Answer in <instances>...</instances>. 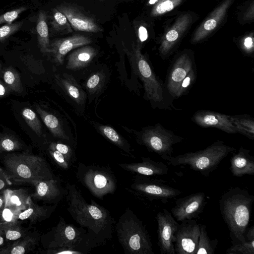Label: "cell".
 <instances>
[{
	"instance_id": "obj_1",
	"label": "cell",
	"mask_w": 254,
	"mask_h": 254,
	"mask_svg": "<svg viewBox=\"0 0 254 254\" xmlns=\"http://www.w3.org/2000/svg\"><path fill=\"white\" fill-rule=\"evenodd\" d=\"M67 210L80 227L86 228L91 250L111 240L116 221L109 210L91 200L87 202L75 185L67 183Z\"/></svg>"
},
{
	"instance_id": "obj_2",
	"label": "cell",
	"mask_w": 254,
	"mask_h": 254,
	"mask_svg": "<svg viewBox=\"0 0 254 254\" xmlns=\"http://www.w3.org/2000/svg\"><path fill=\"white\" fill-rule=\"evenodd\" d=\"M254 202V195L238 187H231L220 197V211L229 230L231 242L244 239Z\"/></svg>"
},
{
	"instance_id": "obj_3",
	"label": "cell",
	"mask_w": 254,
	"mask_h": 254,
	"mask_svg": "<svg viewBox=\"0 0 254 254\" xmlns=\"http://www.w3.org/2000/svg\"><path fill=\"white\" fill-rule=\"evenodd\" d=\"M4 172L8 178L16 183H32L55 179L46 160L28 153H14L5 155L2 160Z\"/></svg>"
},
{
	"instance_id": "obj_4",
	"label": "cell",
	"mask_w": 254,
	"mask_h": 254,
	"mask_svg": "<svg viewBox=\"0 0 254 254\" xmlns=\"http://www.w3.org/2000/svg\"><path fill=\"white\" fill-rule=\"evenodd\" d=\"M115 230L125 254H154L146 226L130 208L119 217Z\"/></svg>"
},
{
	"instance_id": "obj_5",
	"label": "cell",
	"mask_w": 254,
	"mask_h": 254,
	"mask_svg": "<svg viewBox=\"0 0 254 254\" xmlns=\"http://www.w3.org/2000/svg\"><path fill=\"white\" fill-rule=\"evenodd\" d=\"M236 150L222 140H217L203 150L171 156L166 160L173 166H188L191 170L206 177L214 171L229 153Z\"/></svg>"
},
{
	"instance_id": "obj_6",
	"label": "cell",
	"mask_w": 254,
	"mask_h": 254,
	"mask_svg": "<svg viewBox=\"0 0 254 254\" xmlns=\"http://www.w3.org/2000/svg\"><path fill=\"white\" fill-rule=\"evenodd\" d=\"M131 66L143 83L144 98L153 109H175L165 84L157 76L151 64L138 51L132 57Z\"/></svg>"
},
{
	"instance_id": "obj_7",
	"label": "cell",
	"mask_w": 254,
	"mask_h": 254,
	"mask_svg": "<svg viewBox=\"0 0 254 254\" xmlns=\"http://www.w3.org/2000/svg\"><path fill=\"white\" fill-rule=\"evenodd\" d=\"M75 176L81 184L99 199L114 194L117 188L114 173L107 166L79 163Z\"/></svg>"
},
{
	"instance_id": "obj_8",
	"label": "cell",
	"mask_w": 254,
	"mask_h": 254,
	"mask_svg": "<svg viewBox=\"0 0 254 254\" xmlns=\"http://www.w3.org/2000/svg\"><path fill=\"white\" fill-rule=\"evenodd\" d=\"M42 243L46 249L72 248L81 251L84 254H88L92 250L86 230L66 223L62 217L57 225L43 236Z\"/></svg>"
},
{
	"instance_id": "obj_9",
	"label": "cell",
	"mask_w": 254,
	"mask_h": 254,
	"mask_svg": "<svg viewBox=\"0 0 254 254\" xmlns=\"http://www.w3.org/2000/svg\"><path fill=\"white\" fill-rule=\"evenodd\" d=\"M136 136L138 144L165 160L172 156L173 145L184 140V137L166 129L160 123L142 128L136 133Z\"/></svg>"
},
{
	"instance_id": "obj_10",
	"label": "cell",
	"mask_w": 254,
	"mask_h": 254,
	"mask_svg": "<svg viewBox=\"0 0 254 254\" xmlns=\"http://www.w3.org/2000/svg\"><path fill=\"white\" fill-rule=\"evenodd\" d=\"M130 188L140 196L150 200H160L164 203L182 193L179 190L169 186L162 180L139 175L134 177Z\"/></svg>"
},
{
	"instance_id": "obj_11",
	"label": "cell",
	"mask_w": 254,
	"mask_h": 254,
	"mask_svg": "<svg viewBox=\"0 0 254 254\" xmlns=\"http://www.w3.org/2000/svg\"><path fill=\"white\" fill-rule=\"evenodd\" d=\"M178 223L175 236V251L177 254H195L200 233V224L194 219Z\"/></svg>"
},
{
	"instance_id": "obj_12",
	"label": "cell",
	"mask_w": 254,
	"mask_h": 254,
	"mask_svg": "<svg viewBox=\"0 0 254 254\" xmlns=\"http://www.w3.org/2000/svg\"><path fill=\"white\" fill-rule=\"evenodd\" d=\"M158 245L161 254H175V241L178 225L172 214L164 209L156 216Z\"/></svg>"
},
{
	"instance_id": "obj_13",
	"label": "cell",
	"mask_w": 254,
	"mask_h": 254,
	"mask_svg": "<svg viewBox=\"0 0 254 254\" xmlns=\"http://www.w3.org/2000/svg\"><path fill=\"white\" fill-rule=\"evenodd\" d=\"M206 203L204 192L192 193L177 199L171 214L177 222L198 218Z\"/></svg>"
},
{
	"instance_id": "obj_14",
	"label": "cell",
	"mask_w": 254,
	"mask_h": 254,
	"mask_svg": "<svg viewBox=\"0 0 254 254\" xmlns=\"http://www.w3.org/2000/svg\"><path fill=\"white\" fill-rule=\"evenodd\" d=\"M195 66L188 53H183L172 64L165 81V87L173 99H176L178 86L190 70Z\"/></svg>"
},
{
	"instance_id": "obj_15",
	"label": "cell",
	"mask_w": 254,
	"mask_h": 254,
	"mask_svg": "<svg viewBox=\"0 0 254 254\" xmlns=\"http://www.w3.org/2000/svg\"><path fill=\"white\" fill-rule=\"evenodd\" d=\"M191 119L197 125L202 127H215L228 133H237L229 115L201 110L195 112Z\"/></svg>"
},
{
	"instance_id": "obj_16",
	"label": "cell",
	"mask_w": 254,
	"mask_h": 254,
	"mask_svg": "<svg viewBox=\"0 0 254 254\" xmlns=\"http://www.w3.org/2000/svg\"><path fill=\"white\" fill-rule=\"evenodd\" d=\"M35 188L31 197L36 200L48 203H57L65 196V188L62 187L57 179L35 181L32 183Z\"/></svg>"
},
{
	"instance_id": "obj_17",
	"label": "cell",
	"mask_w": 254,
	"mask_h": 254,
	"mask_svg": "<svg viewBox=\"0 0 254 254\" xmlns=\"http://www.w3.org/2000/svg\"><path fill=\"white\" fill-rule=\"evenodd\" d=\"M118 165L127 171L150 177L165 175L169 172L168 167L165 164L155 161L149 158H142L141 162L120 163Z\"/></svg>"
},
{
	"instance_id": "obj_18",
	"label": "cell",
	"mask_w": 254,
	"mask_h": 254,
	"mask_svg": "<svg viewBox=\"0 0 254 254\" xmlns=\"http://www.w3.org/2000/svg\"><path fill=\"white\" fill-rule=\"evenodd\" d=\"M89 39L83 36H75L57 40L50 45V52L53 60L58 65L62 64L65 56L71 50L87 44Z\"/></svg>"
},
{
	"instance_id": "obj_19",
	"label": "cell",
	"mask_w": 254,
	"mask_h": 254,
	"mask_svg": "<svg viewBox=\"0 0 254 254\" xmlns=\"http://www.w3.org/2000/svg\"><path fill=\"white\" fill-rule=\"evenodd\" d=\"M55 78L57 84L70 101L74 105H84L86 100V93L71 75L66 73L56 74Z\"/></svg>"
},
{
	"instance_id": "obj_20",
	"label": "cell",
	"mask_w": 254,
	"mask_h": 254,
	"mask_svg": "<svg viewBox=\"0 0 254 254\" xmlns=\"http://www.w3.org/2000/svg\"><path fill=\"white\" fill-rule=\"evenodd\" d=\"M230 170L235 177L254 175V158L250 150L241 147L237 152L233 153L230 160Z\"/></svg>"
},
{
	"instance_id": "obj_21",
	"label": "cell",
	"mask_w": 254,
	"mask_h": 254,
	"mask_svg": "<svg viewBox=\"0 0 254 254\" xmlns=\"http://www.w3.org/2000/svg\"><path fill=\"white\" fill-rule=\"evenodd\" d=\"M57 207V204L41 206L35 203L32 197L29 199L28 207L19 214L18 219L29 220L32 223L41 222L49 218Z\"/></svg>"
},
{
	"instance_id": "obj_22",
	"label": "cell",
	"mask_w": 254,
	"mask_h": 254,
	"mask_svg": "<svg viewBox=\"0 0 254 254\" xmlns=\"http://www.w3.org/2000/svg\"><path fill=\"white\" fill-rule=\"evenodd\" d=\"M95 56V51L91 47L78 49L68 56L66 68L72 70L83 69L90 64Z\"/></svg>"
},
{
	"instance_id": "obj_23",
	"label": "cell",
	"mask_w": 254,
	"mask_h": 254,
	"mask_svg": "<svg viewBox=\"0 0 254 254\" xmlns=\"http://www.w3.org/2000/svg\"><path fill=\"white\" fill-rule=\"evenodd\" d=\"M35 109L46 126L55 137L70 141L69 136L64 130L62 122L57 117L44 110L39 105H35Z\"/></svg>"
},
{
	"instance_id": "obj_24",
	"label": "cell",
	"mask_w": 254,
	"mask_h": 254,
	"mask_svg": "<svg viewBox=\"0 0 254 254\" xmlns=\"http://www.w3.org/2000/svg\"><path fill=\"white\" fill-rule=\"evenodd\" d=\"M37 243V239L26 235L0 249V254H24L34 250Z\"/></svg>"
},
{
	"instance_id": "obj_25",
	"label": "cell",
	"mask_w": 254,
	"mask_h": 254,
	"mask_svg": "<svg viewBox=\"0 0 254 254\" xmlns=\"http://www.w3.org/2000/svg\"><path fill=\"white\" fill-rule=\"evenodd\" d=\"M227 254H254V226L247 229L243 240L231 242Z\"/></svg>"
},
{
	"instance_id": "obj_26",
	"label": "cell",
	"mask_w": 254,
	"mask_h": 254,
	"mask_svg": "<svg viewBox=\"0 0 254 254\" xmlns=\"http://www.w3.org/2000/svg\"><path fill=\"white\" fill-rule=\"evenodd\" d=\"M3 191L5 196V205L13 206L22 211L28 207L30 195L26 190L23 189H6Z\"/></svg>"
},
{
	"instance_id": "obj_27",
	"label": "cell",
	"mask_w": 254,
	"mask_h": 254,
	"mask_svg": "<svg viewBox=\"0 0 254 254\" xmlns=\"http://www.w3.org/2000/svg\"><path fill=\"white\" fill-rule=\"evenodd\" d=\"M230 120L237 133L248 138L254 139V120L249 115L243 114L229 116Z\"/></svg>"
},
{
	"instance_id": "obj_28",
	"label": "cell",
	"mask_w": 254,
	"mask_h": 254,
	"mask_svg": "<svg viewBox=\"0 0 254 254\" xmlns=\"http://www.w3.org/2000/svg\"><path fill=\"white\" fill-rule=\"evenodd\" d=\"M98 131L114 145L126 153L131 154V148L128 142L112 127L99 124L94 125Z\"/></svg>"
},
{
	"instance_id": "obj_29",
	"label": "cell",
	"mask_w": 254,
	"mask_h": 254,
	"mask_svg": "<svg viewBox=\"0 0 254 254\" xmlns=\"http://www.w3.org/2000/svg\"><path fill=\"white\" fill-rule=\"evenodd\" d=\"M63 11L71 25L76 30L88 32L98 31V28L97 25L89 19L70 9H63Z\"/></svg>"
},
{
	"instance_id": "obj_30",
	"label": "cell",
	"mask_w": 254,
	"mask_h": 254,
	"mask_svg": "<svg viewBox=\"0 0 254 254\" xmlns=\"http://www.w3.org/2000/svg\"><path fill=\"white\" fill-rule=\"evenodd\" d=\"M38 40L41 51L43 53H49L50 42L48 27L46 22V15L44 12L39 13L36 26Z\"/></svg>"
},
{
	"instance_id": "obj_31",
	"label": "cell",
	"mask_w": 254,
	"mask_h": 254,
	"mask_svg": "<svg viewBox=\"0 0 254 254\" xmlns=\"http://www.w3.org/2000/svg\"><path fill=\"white\" fill-rule=\"evenodd\" d=\"M218 244V240H211L207 234L206 226H200V233L195 254H213Z\"/></svg>"
},
{
	"instance_id": "obj_32",
	"label": "cell",
	"mask_w": 254,
	"mask_h": 254,
	"mask_svg": "<svg viewBox=\"0 0 254 254\" xmlns=\"http://www.w3.org/2000/svg\"><path fill=\"white\" fill-rule=\"evenodd\" d=\"M4 82L12 91L21 93L23 90L20 76L17 71L11 67L5 68L2 71Z\"/></svg>"
},
{
	"instance_id": "obj_33",
	"label": "cell",
	"mask_w": 254,
	"mask_h": 254,
	"mask_svg": "<svg viewBox=\"0 0 254 254\" xmlns=\"http://www.w3.org/2000/svg\"><path fill=\"white\" fill-rule=\"evenodd\" d=\"M0 229L2 231L4 238L7 241H14L26 236L25 231L18 221L0 224Z\"/></svg>"
},
{
	"instance_id": "obj_34",
	"label": "cell",
	"mask_w": 254,
	"mask_h": 254,
	"mask_svg": "<svg viewBox=\"0 0 254 254\" xmlns=\"http://www.w3.org/2000/svg\"><path fill=\"white\" fill-rule=\"evenodd\" d=\"M22 148L23 144L15 135L0 133V154L3 152L15 151Z\"/></svg>"
},
{
	"instance_id": "obj_35",
	"label": "cell",
	"mask_w": 254,
	"mask_h": 254,
	"mask_svg": "<svg viewBox=\"0 0 254 254\" xmlns=\"http://www.w3.org/2000/svg\"><path fill=\"white\" fill-rule=\"evenodd\" d=\"M22 115L28 126L38 136L42 134L41 123L36 113L28 108H25L22 111Z\"/></svg>"
},
{
	"instance_id": "obj_36",
	"label": "cell",
	"mask_w": 254,
	"mask_h": 254,
	"mask_svg": "<svg viewBox=\"0 0 254 254\" xmlns=\"http://www.w3.org/2000/svg\"><path fill=\"white\" fill-rule=\"evenodd\" d=\"M104 79L103 72L97 71L92 73L85 81V87L87 91L92 94L97 93L103 86Z\"/></svg>"
},
{
	"instance_id": "obj_37",
	"label": "cell",
	"mask_w": 254,
	"mask_h": 254,
	"mask_svg": "<svg viewBox=\"0 0 254 254\" xmlns=\"http://www.w3.org/2000/svg\"><path fill=\"white\" fill-rule=\"evenodd\" d=\"M197 75L196 66L193 67L179 84L176 98L186 94L194 83Z\"/></svg>"
},
{
	"instance_id": "obj_38",
	"label": "cell",
	"mask_w": 254,
	"mask_h": 254,
	"mask_svg": "<svg viewBox=\"0 0 254 254\" xmlns=\"http://www.w3.org/2000/svg\"><path fill=\"white\" fill-rule=\"evenodd\" d=\"M21 211L13 206L5 204L4 209L0 214V224L17 221Z\"/></svg>"
},
{
	"instance_id": "obj_39",
	"label": "cell",
	"mask_w": 254,
	"mask_h": 254,
	"mask_svg": "<svg viewBox=\"0 0 254 254\" xmlns=\"http://www.w3.org/2000/svg\"><path fill=\"white\" fill-rule=\"evenodd\" d=\"M49 145L61 152L70 165L75 161L74 152L67 144L61 142H53Z\"/></svg>"
},
{
	"instance_id": "obj_40",
	"label": "cell",
	"mask_w": 254,
	"mask_h": 254,
	"mask_svg": "<svg viewBox=\"0 0 254 254\" xmlns=\"http://www.w3.org/2000/svg\"><path fill=\"white\" fill-rule=\"evenodd\" d=\"M48 151L52 158L60 167L64 170L69 168L70 164L61 152L50 145Z\"/></svg>"
},
{
	"instance_id": "obj_41",
	"label": "cell",
	"mask_w": 254,
	"mask_h": 254,
	"mask_svg": "<svg viewBox=\"0 0 254 254\" xmlns=\"http://www.w3.org/2000/svg\"><path fill=\"white\" fill-rule=\"evenodd\" d=\"M23 21L4 25L0 27V41L7 38L16 32L22 25Z\"/></svg>"
},
{
	"instance_id": "obj_42",
	"label": "cell",
	"mask_w": 254,
	"mask_h": 254,
	"mask_svg": "<svg viewBox=\"0 0 254 254\" xmlns=\"http://www.w3.org/2000/svg\"><path fill=\"white\" fill-rule=\"evenodd\" d=\"M26 10V7H20L9 11L0 16V24L3 23L10 24L16 19L22 12Z\"/></svg>"
},
{
	"instance_id": "obj_43",
	"label": "cell",
	"mask_w": 254,
	"mask_h": 254,
	"mask_svg": "<svg viewBox=\"0 0 254 254\" xmlns=\"http://www.w3.org/2000/svg\"><path fill=\"white\" fill-rule=\"evenodd\" d=\"M44 253L47 254H84L82 252L78 249L67 247L46 249Z\"/></svg>"
},
{
	"instance_id": "obj_44",
	"label": "cell",
	"mask_w": 254,
	"mask_h": 254,
	"mask_svg": "<svg viewBox=\"0 0 254 254\" xmlns=\"http://www.w3.org/2000/svg\"><path fill=\"white\" fill-rule=\"evenodd\" d=\"M221 7H219L218 13H217L216 15H215L213 17H212L211 18L208 19L207 20H206L203 25V29L206 32L211 31L212 30L214 29V28L216 27L217 22H218V20L220 19L222 15L223 14L224 12L221 13L220 14L218 15V16H217L218 13H219L221 8Z\"/></svg>"
},
{
	"instance_id": "obj_45",
	"label": "cell",
	"mask_w": 254,
	"mask_h": 254,
	"mask_svg": "<svg viewBox=\"0 0 254 254\" xmlns=\"http://www.w3.org/2000/svg\"><path fill=\"white\" fill-rule=\"evenodd\" d=\"M67 24V19L62 12L56 11L53 14V25L54 27L64 26Z\"/></svg>"
},
{
	"instance_id": "obj_46",
	"label": "cell",
	"mask_w": 254,
	"mask_h": 254,
	"mask_svg": "<svg viewBox=\"0 0 254 254\" xmlns=\"http://www.w3.org/2000/svg\"><path fill=\"white\" fill-rule=\"evenodd\" d=\"M174 6V3L171 0H167L159 4L156 8V11L159 14H162L171 10Z\"/></svg>"
},
{
	"instance_id": "obj_47",
	"label": "cell",
	"mask_w": 254,
	"mask_h": 254,
	"mask_svg": "<svg viewBox=\"0 0 254 254\" xmlns=\"http://www.w3.org/2000/svg\"><path fill=\"white\" fill-rule=\"evenodd\" d=\"M11 185V181L6 176L4 171L0 168V193Z\"/></svg>"
},
{
	"instance_id": "obj_48",
	"label": "cell",
	"mask_w": 254,
	"mask_h": 254,
	"mask_svg": "<svg viewBox=\"0 0 254 254\" xmlns=\"http://www.w3.org/2000/svg\"><path fill=\"white\" fill-rule=\"evenodd\" d=\"M10 91H11V90L5 83L0 80V97H5L7 95Z\"/></svg>"
},
{
	"instance_id": "obj_49",
	"label": "cell",
	"mask_w": 254,
	"mask_h": 254,
	"mask_svg": "<svg viewBox=\"0 0 254 254\" xmlns=\"http://www.w3.org/2000/svg\"><path fill=\"white\" fill-rule=\"evenodd\" d=\"M138 37L141 42L146 40L148 38V33L146 29L143 26H140L138 29Z\"/></svg>"
},
{
	"instance_id": "obj_50",
	"label": "cell",
	"mask_w": 254,
	"mask_h": 254,
	"mask_svg": "<svg viewBox=\"0 0 254 254\" xmlns=\"http://www.w3.org/2000/svg\"><path fill=\"white\" fill-rule=\"evenodd\" d=\"M244 46L246 50L251 53L253 48V40L252 37H248L246 38L244 42Z\"/></svg>"
},
{
	"instance_id": "obj_51",
	"label": "cell",
	"mask_w": 254,
	"mask_h": 254,
	"mask_svg": "<svg viewBox=\"0 0 254 254\" xmlns=\"http://www.w3.org/2000/svg\"><path fill=\"white\" fill-rule=\"evenodd\" d=\"M5 204V196L4 191L0 193V214L4 208Z\"/></svg>"
},
{
	"instance_id": "obj_52",
	"label": "cell",
	"mask_w": 254,
	"mask_h": 254,
	"mask_svg": "<svg viewBox=\"0 0 254 254\" xmlns=\"http://www.w3.org/2000/svg\"><path fill=\"white\" fill-rule=\"evenodd\" d=\"M4 236L2 231L0 229V247H1L4 242Z\"/></svg>"
},
{
	"instance_id": "obj_53",
	"label": "cell",
	"mask_w": 254,
	"mask_h": 254,
	"mask_svg": "<svg viewBox=\"0 0 254 254\" xmlns=\"http://www.w3.org/2000/svg\"><path fill=\"white\" fill-rule=\"evenodd\" d=\"M157 0H150L149 2L150 4H153L155 3Z\"/></svg>"
},
{
	"instance_id": "obj_54",
	"label": "cell",
	"mask_w": 254,
	"mask_h": 254,
	"mask_svg": "<svg viewBox=\"0 0 254 254\" xmlns=\"http://www.w3.org/2000/svg\"></svg>"
}]
</instances>
